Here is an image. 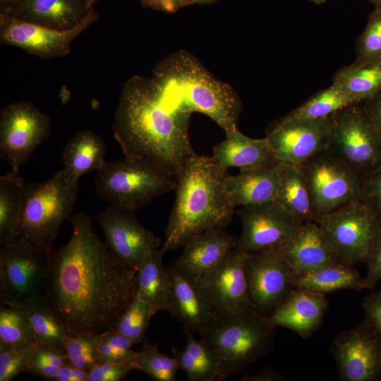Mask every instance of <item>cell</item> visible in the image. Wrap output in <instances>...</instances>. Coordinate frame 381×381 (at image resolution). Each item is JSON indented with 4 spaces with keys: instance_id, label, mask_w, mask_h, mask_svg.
<instances>
[{
    "instance_id": "27",
    "label": "cell",
    "mask_w": 381,
    "mask_h": 381,
    "mask_svg": "<svg viewBox=\"0 0 381 381\" xmlns=\"http://www.w3.org/2000/svg\"><path fill=\"white\" fill-rule=\"evenodd\" d=\"M106 151L105 141L93 131L75 133L62 152V169L67 180L77 184L82 176L100 169L106 162Z\"/></svg>"
},
{
    "instance_id": "8",
    "label": "cell",
    "mask_w": 381,
    "mask_h": 381,
    "mask_svg": "<svg viewBox=\"0 0 381 381\" xmlns=\"http://www.w3.org/2000/svg\"><path fill=\"white\" fill-rule=\"evenodd\" d=\"M52 250L20 236L1 246V303H22L44 295Z\"/></svg>"
},
{
    "instance_id": "50",
    "label": "cell",
    "mask_w": 381,
    "mask_h": 381,
    "mask_svg": "<svg viewBox=\"0 0 381 381\" xmlns=\"http://www.w3.org/2000/svg\"><path fill=\"white\" fill-rule=\"evenodd\" d=\"M88 370L67 362L61 368L54 381H86Z\"/></svg>"
},
{
    "instance_id": "4",
    "label": "cell",
    "mask_w": 381,
    "mask_h": 381,
    "mask_svg": "<svg viewBox=\"0 0 381 381\" xmlns=\"http://www.w3.org/2000/svg\"><path fill=\"white\" fill-rule=\"evenodd\" d=\"M152 76L170 105L207 115L226 135L237 129L242 109L237 93L190 54L181 51L170 54L156 66Z\"/></svg>"
},
{
    "instance_id": "39",
    "label": "cell",
    "mask_w": 381,
    "mask_h": 381,
    "mask_svg": "<svg viewBox=\"0 0 381 381\" xmlns=\"http://www.w3.org/2000/svg\"><path fill=\"white\" fill-rule=\"evenodd\" d=\"M353 64L381 63V7L375 6L357 40Z\"/></svg>"
},
{
    "instance_id": "22",
    "label": "cell",
    "mask_w": 381,
    "mask_h": 381,
    "mask_svg": "<svg viewBox=\"0 0 381 381\" xmlns=\"http://www.w3.org/2000/svg\"><path fill=\"white\" fill-rule=\"evenodd\" d=\"M95 11L89 0H23L6 13L20 20L66 30Z\"/></svg>"
},
{
    "instance_id": "11",
    "label": "cell",
    "mask_w": 381,
    "mask_h": 381,
    "mask_svg": "<svg viewBox=\"0 0 381 381\" xmlns=\"http://www.w3.org/2000/svg\"><path fill=\"white\" fill-rule=\"evenodd\" d=\"M380 219L360 200L318 217L325 241L345 264L365 260Z\"/></svg>"
},
{
    "instance_id": "43",
    "label": "cell",
    "mask_w": 381,
    "mask_h": 381,
    "mask_svg": "<svg viewBox=\"0 0 381 381\" xmlns=\"http://www.w3.org/2000/svg\"><path fill=\"white\" fill-rule=\"evenodd\" d=\"M68 358L64 351L37 346L30 362L27 373L54 381Z\"/></svg>"
},
{
    "instance_id": "38",
    "label": "cell",
    "mask_w": 381,
    "mask_h": 381,
    "mask_svg": "<svg viewBox=\"0 0 381 381\" xmlns=\"http://www.w3.org/2000/svg\"><path fill=\"white\" fill-rule=\"evenodd\" d=\"M0 343L8 345L36 344L32 327L18 308L1 303Z\"/></svg>"
},
{
    "instance_id": "12",
    "label": "cell",
    "mask_w": 381,
    "mask_h": 381,
    "mask_svg": "<svg viewBox=\"0 0 381 381\" xmlns=\"http://www.w3.org/2000/svg\"><path fill=\"white\" fill-rule=\"evenodd\" d=\"M50 135V118L32 103L18 101L0 114V157L18 174L20 167Z\"/></svg>"
},
{
    "instance_id": "53",
    "label": "cell",
    "mask_w": 381,
    "mask_h": 381,
    "mask_svg": "<svg viewBox=\"0 0 381 381\" xmlns=\"http://www.w3.org/2000/svg\"><path fill=\"white\" fill-rule=\"evenodd\" d=\"M217 0H193V4H210L216 1Z\"/></svg>"
},
{
    "instance_id": "33",
    "label": "cell",
    "mask_w": 381,
    "mask_h": 381,
    "mask_svg": "<svg viewBox=\"0 0 381 381\" xmlns=\"http://www.w3.org/2000/svg\"><path fill=\"white\" fill-rule=\"evenodd\" d=\"M24 179L12 171L0 176V244L18 236L20 224Z\"/></svg>"
},
{
    "instance_id": "16",
    "label": "cell",
    "mask_w": 381,
    "mask_h": 381,
    "mask_svg": "<svg viewBox=\"0 0 381 381\" xmlns=\"http://www.w3.org/2000/svg\"><path fill=\"white\" fill-rule=\"evenodd\" d=\"M236 213L242 231L236 248L247 253L279 248L303 224L277 202L242 206Z\"/></svg>"
},
{
    "instance_id": "46",
    "label": "cell",
    "mask_w": 381,
    "mask_h": 381,
    "mask_svg": "<svg viewBox=\"0 0 381 381\" xmlns=\"http://www.w3.org/2000/svg\"><path fill=\"white\" fill-rule=\"evenodd\" d=\"M359 200L381 219V167L363 179Z\"/></svg>"
},
{
    "instance_id": "7",
    "label": "cell",
    "mask_w": 381,
    "mask_h": 381,
    "mask_svg": "<svg viewBox=\"0 0 381 381\" xmlns=\"http://www.w3.org/2000/svg\"><path fill=\"white\" fill-rule=\"evenodd\" d=\"M78 183L61 169L42 183H23V201L18 236L51 250L63 223L71 218Z\"/></svg>"
},
{
    "instance_id": "24",
    "label": "cell",
    "mask_w": 381,
    "mask_h": 381,
    "mask_svg": "<svg viewBox=\"0 0 381 381\" xmlns=\"http://www.w3.org/2000/svg\"><path fill=\"white\" fill-rule=\"evenodd\" d=\"M279 249L295 276L340 262L325 241L315 222H304Z\"/></svg>"
},
{
    "instance_id": "34",
    "label": "cell",
    "mask_w": 381,
    "mask_h": 381,
    "mask_svg": "<svg viewBox=\"0 0 381 381\" xmlns=\"http://www.w3.org/2000/svg\"><path fill=\"white\" fill-rule=\"evenodd\" d=\"M332 84L362 102L381 91V63H352L335 73Z\"/></svg>"
},
{
    "instance_id": "6",
    "label": "cell",
    "mask_w": 381,
    "mask_h": 381,
    "mask_svg": "<svg viewBox=\"0 0 381 381\" xmlns=\"http://www.w3.org/2000/svg\"><path fill=\"white\" fill-rule=\"evenodd\" d=\"M176 177L152 162L128 157L106 162L97 171L95 188L110 205L136 212L175 190Z\"/></svg>"
},
{
    "instance_id": "28",
    "label": "cell",
    "mask_w": 381,
    "mask_h": 381,
    "mask_svg": "<svg viewBox=\"0 0 381 381\" xmlns=\"http://www.w3.org/2000/svg\"><path fill=\"white\" fill-rule=\"evenodd\" d=\"M186 337L185 348L171 349L179 370L183 371L189 381L224 380L221 359L217 353L195 333L184 331Z\"/></svg>"
},
{
    "instance_id": "42",
    "label": "cell",
    "mask_w": 381,
    "mask_h": 381,
    "mask_svg": "<svg viewBox=\"0 0 381 381\" xmlns=\"http://www.w3.org/2000/svg\"><path fill=\"white\" fill-rule=\"evenodd\" d=\"M97 334H69L65 353L71 364L89 370L97 363Z\"/></svg>"
},
{
    "instance_id": "49",
    "label": "cell",
    "mask_w": 381,
    "mask_h": 381,
    "mask_svg": "<svg viewBox=\"0 0 381 381\" xmlns=\"http://www.w3.org/2000/svg\"><path fill=\"white\" fill-rule=\"evenodd\" d=\"M145 8L175 13L180 8L192 5L193 0H138Z\"/></svg>"
},
{
    "instance_id": "26",
    "label": "cell",
    "mask_w": 381,
    "mask_h": 381,
    "mask_svg": "<svg viewBox=\"0 0 381 381\" xmlns=\"http://www.w3.org/2000/svg\"><path fill=\"white\" fill-rule=\"evenodd\" d=\"M212 157L225 170L231 167L249 170L279 162L273 155L266 138H252L238 128L214 147Z\"/></svg>"
},
{
    "instance_id": "47",
    "label": "cell",
    "mask_w": 381,
    "mask_h": 381,
    "mask_svg": "<svg viewBox=\"0 0 381 381\" xmlns=\"http://www.w3.org/2000/svg\"><path fill=\"white\" fill-rule=\"evenodd\" d=\"M365 319L370 322L381 334V288L371 291L363 302Z\"/></svg>"
},
{
    "instance_id": "48",
    "label": "cell",
    "mask_w": 381,
    "mask_h": 381,
    "mask_svg": "<svg viewBox=\"0 0 381 381\" xmlns=\"http://www.w3.org/2000/svg\"><path fill=\"white\" fill-rule=\"evenodd\" d=\"M361 104L381 140V91L361 102Z\"/></svg>"
},
{
    "instance_id": "56",
    "label": "cell",
    "mask_w": 381,
    "mask_h": 381,
    "mask_svg": "<svg viewBox=\"0 0 381 381\" xmlns=\"http://www.w3.org/2000/svg\"><path fill=\"white\" fill-rule=\"evenodd\" d=\"M90 4L94 6V4L99 1H102V0H89Z\"/></svg>"
},
{
    "instance_id": "32",
    "label": "cell",
    "mask_w": 381,
    "mask_h": 381,
    "mask_svg": "<svg viewBox=\"0 0 381 381\" xmlns=\"http://www.w3.org/2000/svg\"><path fill=\"white\" fill-rule=\"evenodd\" d=\"M296 289L326 295L343 290L360 291L364 288V279L352 265L338 262L313 272L295 276Z\"/></svg>"
},
{
    "instance_id": "51",
    "label": "cell",
    "mask_w": 381,
    "mask_h": 381,
    "mask_svg": "<svg viewBox=\"0 0 381 381\" xmlns=\"http://www.w3.org/2000/svg\"><path fill=\"white\" fill-rule=\"evenodd\" d=\"M284 377L271 368H264L254 375H246L241 381H281Z\"/></svg>"
},
{
    "instance_id": "18",
    "label": "cell",
    "mask_w": 381,
    "mask_h": 381,
    "mask_svg": "<svg viewBox=\"0 0 381 381\" xmlns=\"http://www.w3.org/2000/svg\"><path fill=\"white\" fill-rule=\"evenodd\" d=\"M270 149L279 162L303 164L329 146V116L308 119L281 118L267 132Z\"/></svg>"
},
{
    "instance_id": "36",
    "label": "cell",
    "mask_w": 381,
    "mask_h": 381,
    "mask_svg": "<svg viewBox=\"0 0 381 381\" xmlns=\"http://www.w3.org/2000/svg\"><path fill=\"white\" fill-rule=\"evenodd\" d=\"M135 370L143 372L155 381H175L179 370L175 358L160 352L158 344L143 341L135 359Z\"/></svg>"
},
{
    "instance_id": "9",
    "label": "cell",
    "mask_w": 381,
    "mask_h": 381,
    "mask_svg": "<svg viewBox=\"0 0 381 381\" xmlns=\"http://www.w3.org/2000/svg\"><path fill=\"white\" fill-rule=\"evenodd\" d=\"M329 150L363 179L381 167V140L361 103L329 115Z\"/></svg>"
},
{
    "instance_id": "35",
    "label": "cell",
    "mask_w": 381,
    "mask_h": 381,
    "mask_svg": "<svg viewBox=\"0 0 381 381\" xmlns=\"http://www.w3.org/2000/svg\"><path fill=\"white\" fill-rule=\"evenodd\" d=\"M361 102L356 98L332 84L283 118L286 119L325 118L340 109Z\"/></svg>"
},
{
    "instance_id": "14",
    "label": "cell",
    "mask_w": 381,
    "mask_h": 381,
    "mask_svg": "<svg viewBox=\"0 0 381 381\" xmlns=\"http://www.w3.org/2000/svg\"><path fill=\"white\" fill-rule=\"evenodd\" d=\"M330 351L343 381L381 379V334L364 319L333 339Z\"/></svg>"
},
{
    "instance_id": "13",
    "label": "cell",
    "mask_w": 381,
    "mask_h": 381,
    "mask_svg": "<svg viewBox=\"0 0 381 381\" xmlns=\"http://www.w3.org/2000/svg\"><path fill=\"white\" fill-rule=\"evenodd\" d=\"M252 308L271 315L296 289L295 274L279 248L248 253L245 262Z\"/></svg>"
},
{
    "instance_id": "52",
    "label": "cell",
    "mask_w": 381,
    "mask_h": 381,
    "mask_svg": "<svg viewBox=\"0 0 381 381\" xmlns=\"http://www.w3.org/2000/svg\"><path fill=\"white\" fill-rule=\"evenodd\" d=\"M23 0H0V13H6L19 5Z\"/></svg>"
},
{
    "instance_id": "20",
    "label": "cell",
    "mask_w": 381,
    "mask_h": 381,
    "mask_svg": "<svg viewBox=\"0 0 381 381\" xmlns=\"http://www.w3.org/2000/svg\"><path fill=\"white\" fill-rule=\"evenodd\" d=\"M248 253L236 248L201 278L212 304L219 315L250 308L245 273Z\"/></svg>"
},
{
    "instance_id": "37",
    "label": "cell",
    "mask_w": 381,
    "mask_h": 381,
    "mask_svg": "<svg viewBox=\"0 0 381 381\" xmlns=\"http://www.w3.org/2000/svg\"><path fill=\"white\" fill-rule=\"evenodd\" d=\"M153 313L150 305L137 295L114 325L133 345L143 343L145 334Z\"/></svg>"
},
{
    "instance_id": "25",
    "label": "cell",
    "mask_w": 381,
    "mask_h": 381,
    "mask_svg": "<svg viewBox=\"0 0 381 381\" xmlns=\"http://www.w3.org/2000/svg\"><path fill=\"white\" fill-rule=\"evenodd\" d=\"M282 162L270 166L241 171L236 176H226L225 188L230 201L236 207L276 202Z\"/></svg>"
},
{
    "instance_id": "19",
    "label": "cell",
    "mask_w": 381,
    "mask_h": 381,
    "mask_svg": "<svg viewBox=\"0 0 381 381\" xmlns=\"http://www.w3.org/2000/svg\"><path fill=\"white\" fill-rule=\"evenodd\" d=\"M171 288L167 310L184 331L202 337L219 317L200 278L169 267Z\"/></svg>"
},
{
    "instance_id": "31",
    "label": "cell",
    "mask_w": 381,
    "mask_h": 381,
    "mask_svg": "<svg viewBox=\"0 0 381 381\" xmlns=\"http://www.w3.org/2000/svg\"><path fill=\"white\" fill-rule=\"evenodd\" d=\"M276 202L303 223L315 221V217L301 164L282 162Z\"/></svg>"
},
{
    "instance_id": "30",
    "label": "cell",
    "mask_w": 381,
    "mask_h": 381,
    "mask_svg": "<svg viewBox=\"0 0 381 381\" xmlns=\"http://www.w3.org/2000/svg\"><path fill=\"white\" fill-rule=\"evenodd\" d=\"M6 305L18 308L27 318L37 346L65 352V343L70 334L44 296L22 303Z\"/></svg>"
},
{
    "instance_id": "21",
    "label": "cell",
    "mask_w": 381,
    "mask_h": 381,
    "mask_svg": "<svg viewBox=\"0 0 381 381\" xmlns=\"http://www.w3.org/2000/svg\"><path fill=\"white\" fill-rule=\"evenodd\" d=\"M327 308L325 295L295 289L274 312L266 317L274 327L291 329L307 339L320 328Z\"/></svg>"
},
{
    "instance_id": "23",
    "label": "cell",
    "mask_w": 381,
    "mask_h": 381,
    "mask_svg": "<svg viewBox=\"0 0 381 381\" xmlns=\"http://www.w3.org/2000/svg\"><path fill=\"white\" fill-rule=\"evenodd\" d=\"M236 246V238L224 228L210 229L190 238L173 265L201 279Z\"/></svg>"
},
{
    "instance_id": "2",
    "label": "cell",
    "mask_w": 381,
    "mask_h": 381,
    "mask_svg": "<svg viewBox=\"0 0 381 381\" xmlns=\"http://www.w3.org/2000/svg\"><path fill=\"white\" fill-rule=\"evenodd\" d=\"M190 114L166 101L153 76L135 75L121 92L114 135L124 157L148 159L176 177L195 153L188 135Z\"/></svg>"
},
{
    "instance_id": "44",
    "label": "cell",
    "mask_w": 381,
    "mask_h": 381,
    "mask_svg": "<svg viewBox=\"0 0 381 381\" xmlns=\"http://www.w3.org/2000/svg\"><path fill=\"white\" fill-rule=\"evenodd\" d=\"M133 370H135L134 361L97 363L88 370L86 381H119Z\"/></svg>"
},
{
    "instance_id": "1",
    "label": "cell",
    "mask_w": 381,
    "mask_h": 381,
    "mask_svg": "<svg viewBox=\"0 0 381 381\" xmlns=\"http://www.w3.org/2000/svg\"><path fill=\"white\" fill-rule=\"evenodd\" d=\"M65 245L52 248L44 296L70 334L97 335L114 327L137 294L136 273L121 262L78 212Z\"/></svg>"
},
{
    "instance_id": "5",
    "label": "cell",
    "mask_w": 381,
    "mask_h": 381,
    "mask_svg": "<svg viewBox=\"0 0 381 381\" xmlns=\"http://www.w3.org/2000/svg\"><path fill=\"white\" fill-rule=\"evenodd\" d=\"M219 355L224 380L265 356L275 346L276 327L250 307L219 315L200 337Z\"/></svg>"
},
{
    "instance_id": "3",
    "label": "cell",
    "mask_w": 381,
    "mask_h": 381,
    "mask_svg": "<svg viewBox=\"0 0 381 381\" xmlns=\"http://www.w3.org/2000/svg\"><path fill=\"white\" fill-rule=\"evenodd\" d=\"M226 170L212 157H189L176 176V199L165 229L164 253L183 247L193 236L212 228H224L235 207L225 188Z\"/></svg>"
},
{
    "instance_id": "55",
    "label": "cell",
    "mask_w": 381,
    "mask_h": 381,
    "mask_svg": "<svg viewBox=\"0 0 381 381\" xmlns=\"http://www.w3.org/2000/svg\"><path fill=\"white\" fill-rule=\"evenodd\" d=\"M309 1H313L316 4H320V3L325 2L327 0H309Z\"/></svg>"
},
{
    "instance_id": "41",
    "label": "cell",
    "mask_w": 381,
    "mask_h": 381,
    "mask_svg": "<svg viewBox=\"0 0 381 381\" xmlns=\"http://www.w3.org/2000/svg\"><path fill=\"white\" fill-rule=\"evenodd\" d=\"M97 363L135 361L138 351L133 349L134 345L115 328L97 334Z\"/></svg>"
},
{
    "instance_id": "10",
    "label": "cell",
    "mask_w": 381,
    "mask_h": 381,
    "mask_svg": "<svg viewBox=\"0 0 381 381\" xmlns=\"http://www.w3.org/2000/svg\"><path fill=\"white\" fill-rule=\"evenodd\" d=\"M301 165L315 219L359 200L363 178L329 150Z\"/></svg>"
},
{
    "instance_id": "17",
    "label": "cell",
    "mask_w": 381,
    "mask_h": 381,
    "mask_svg": "<svg viewBox=\"0 0 381 381\" xmlns=\"http://www.w3.org/2000/svg\"><path fill=\"white\" fill-rule=\"evenodd\" d=\"M96 220L112 253L130 269L140 266L160 244L159 239L138 222L135 212L109 205Z\"/></svg>"
},
{
    "instance_id": "54",
    "label": "cell",
    "mask_w": 381,
    "mask_h": 381,
    "mask_svg": "<svg viewBox=\"0 0 381 381\" xmlns=\"http://www.w3.org/2000/svg\"><path fill=\"white\" fill-rule=\"evenodd\" d=\"M375 4V6H380L381 7V0H368Z\"/></svg>"
},
{
    "instance_id": "15",
    "label": "cell",
    "mask_w": 381,
    "mask_h": 381,
    "mask_svg": "<svg viewBox=\"0 0 381 381\" xmlns=\"http://www.w3.org/2000/svg\"><path fill=\"white\" fill-rule=\"evenodd\" d=\"M99 16L94 11L75 27L59 30L0 13V43L18 47L42 59L64 57L70 53L74 40L97 21Z\"/></svg>"
},
{
    "instance_id": "45",
    "label": "cell",
    "mask_w": 381,
    "mask_h": 381,
    "mask_svg": "<svg viewBox=\"0 0 381 381\" xmlns=\"http://www.w3.org/2000/svg\"><path fill=\"white\" fill-rule=\"evenodd\" d=\"M367 274L363 278L364 288L373 289L381 279V219L379 220L374 236L365 260Z\"/></svg>"
},
{
    "instance_id": "40",
    "label": "cell",
    "mask_w": 381,
    "mask_h": 381,
    "mask_svg": "<svg viewBox=\"0 0 381 381\" xmlns=\"http://www.w3.org/2000/svg\"><path fill=\"white\" fill-rule=\"evenodd\" d=\"M35 344L8 345L0 343V381H11L22 373H27Z\"/></svg>"
},
{
    "instance_id": "29",
    "label": "cell",
    "mask_w": 381,
    "mask_h": 381,
    "mask_svg": "<svg viewBox=\"0 0 381 381\" xmlns=\"http://www.w3.org/2000/svg\"><path fill=\"white\" fill-rule=\"evenodd\" d=\"M164 253L153 250L136 273L137 295L150 305L153 314L167 310L169 302L171 282L169 267L163 264Z\"/></svg>"
}]
</instances>
